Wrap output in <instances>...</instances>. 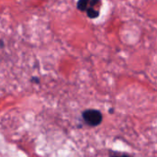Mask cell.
<instances>
[{"mask_svg": "<svg viewBox=\"0 0 157 157\" xmlns=\"http://www.w3.org/2000/svg\"><path fill=\"white\" fill-rule=\"evenodd\" d=\"M3 46H4V42L0 40V48H2Z\"/></svg>", "mask_w": 157, "mask_h": 157, "instance_id": "5b68a950", "label": "cell"}, {"mask_svg": "<svg viewBox=\"0 0 157 157\" xmlns=\"http://www.w3.org/2000/svg\"><path fill=\"white\" fill-rule=\"evenodd\" d=\"M31 81H32V82H36L37 84H39V82H40V80H39L38 78H32Z\"/></svg>", "mask_w": 157, "mask_h": 157, "instance_id": "277c9868", "label": "cell"}, {"mask_svg": "<svg viewBox=\"0 0 157 157\" xmlns=\"http://www.w3.org/2000/svg\"><path fill=\"white\" fill-rule=\"evenodd\" d=\"M82 118L84 121L91 127L98 126L103 120L102 113L98 109H86L82 112Z\"/></svg>", "mask_w": 157, "mask_h": 157, "instance_id": "6da1fadb", "label": "cell"}, {"mask_svg": "<svg viewBox=\"0 0 157 157\" xmlns=\"http://www.w3.org/2000/svg\"><path fill=\"white\" fill-rule=\"evenodd\" d=\"M89 1L90 0H78L77 2V9L84 12L86 10V8L89 6Z\"/></svg>", "mask_w": 157, "mask_h": 157, "instance_id": "3957f363", "label": "cell"}, {"mask_svg": "<svg viewBox=\"0 0 157 157\" xmlns=\"http://www.w3.org/2000/svg\"><path fill=\"white\" fill-rule=\"evenodd\" d=\"M86 12L87 14V17L90 18H96L99 16V10H97L92 6H88L86 10Z\"/></svg>", "mask_w": 157, "mask_h": 157, "instance_id": "7a4b0ae2", "label": "cell"}]
</instances>
